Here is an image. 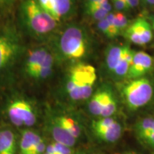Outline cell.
<instances>
[{
  "mask_svg": "<svg viewBox=\"0 0 154 154\" xmlns=\"http://www.w3.org/2000/svg\"><path fill=\"white\" fill-rule=\"evenodd\" d=\"M18 21L23 32L38 41L46 39L57 27V21L42 8L37 0L21 2Z\"/></svg>",
  "mask_w": 154,
  "mask_h": 154,
  "instance_id": "cell-1",
  "label": "cell"
},
{
  "mask_svg": "<svg viewBox=\"0 0 154 154\" xmlns=\"http://www.w3.org/2000/svg\"><path fill=\"white\" fill-rule=\"evenodd\" d=\"M24 51L19 29L12 23L0 24V80L7 79Z\"/></svg>",
  "mask_w": 154,
  "mask_h": 154,
  "instance_id": "cell-2",
  "label": "cell"
},
{
  "mask_svg": "<svg viewBox=\"0 0 154 154\" xmlns=\"http://www.w3.org/2000/svg\"><path fill=\"white\" fill-rule=\"evenodd\" d=\"M96 69L93 66L78 63L69 69L65 82L66 91L74 101H82L90 97L96 81Z\"/></svg>",
  "mask_w": 154,
  "mask_h": 154,
  "instance_id": "cell-3",
  "label": "cell"
},
{
  "mask_svg": "<svg viewBox=\"0 0 154 154\" xmlns=\"http://www.w3.org/2000/svg\"><path fill=\"white\" fill-rule=\"evenodd\" d=\"M59 54L65 59L78 61L86 57L88 41L86 32L76 25H71L63 30L58 42Z\"/></svg>",
  "mask_w": 154,
  "mask_h": 154,
  "instance_id": "cell-4",
  "label": "cell"
},
{
  "mask_svg": "<svg viewBox=\"0 0 154 154\" xmlns=\"http://www.w3.org/2000/svg\"><path fill=\"white\" fill-rule=\"evenodd\" d=\"M124 101L132 110L144 106L151 101L153 94L151 82L146 78L132 79L121 88Z\"/></svg>",
  "mask_w": 154,
  "mask_h": 154,
  "instance_id": "cell-5",
  "label": "cell"
},
{
  "mask_svg": "<svg viewBox=\"0 0 154 154\" xmlns=\"http://www.w3.org/2000/svg\"><path fill=\"white\" fill-rule=\"evenodd\" d=\"M9 118L16 126H32L35 124L36 116L33 107L24 99H17L9 104L7 109Z\"/></svg>",
  "mask_w": 154,
  "mask_h": 154,
  "instance_id": "cell-6",
  "label": "cell"
},
{
  "mask_svg": "<svg viewBox=\"0 0 154 154\" xmlns=\"http://www.w3.org/2000/svg\"><path fill=\"white\" fill-rule=\"evenodd\" d=\"M50 52L51 51L45 45L35 46L24 51L22 57V72L28 79L47 59Z\"/></svg>",
  "mask_w": 154,
  "mask_h": 154,
  "instance_id": "cell-7",
  "label": "cell"
},
{
  "mask_svg": "<svg viewBox=\"0 0 154 154\" xmlns=\"http://www.w3.org/2000/svg\"><path fill=\"white\" fill-rule=\"evenodd\" d=\"M125 36L133 44L143 46L153 39L151 26L145 19L138 18L124 31Z\"/></svg>",
  "mask_w": 154,
  "mask_h": 154,
  "instance_id": "cell-8",
  "label": "cell"
},
{
  "mask_svg": "<svg viewBox=\"0 0 154 154\" xmlns=\"http://www.w3.org/2000/svg\"><path fill=\"white\" fill-rule=\"evenodd\" d=\"M154 66L153 58L144 51H135L127 77L131 79L142 78Z\"/></svg>",
  "mask_w": 154,
  "mask_h": 154,
  "instance_id": "cell-9",
  "label": "cell"
},
{
  "mask_svg": "<svg viewBox=\"0 0 154 154\" xmlns=\"http://www.w3.org/2000/svg\"><path fill=\"white\" fill-rule=\"evenodd\" d=\"M55 58L53 53L50 52L47 59L40 65L34 74L31 76L29 79H32L35 82H44L51 77L54 69Z\"/></svg>",
  "mask_w": 154,
  "mask_h": 154,
  "instance_id": "cell-10",
  "label": "cell"
},
{
  "mask_svg": "<svg viewBox=\"0 0 154 154\" xmlns=\"http://www.w3.org/2000/svg\"><path fill=\"white\" fill-rule=\"evenodd\" d=\"M97 136L106 142H115L119 139L122 134V128L120 124L115 121L112 125L103 128L94 129Z\"/></svg>",
  "mask_w": 154,
  "mask_h": 154,
  "instance_id": "cell-11",
  "label": "cell"
},
{
  "mask_svg": "<svg viewBox=\"0 0 154 154\" xmlns=\"http://www.w3.org/2000/svg\"><path fill=\"white\" fill-rule=\"evenodd\" d=\"M42 139L41 136L36 133L25 131L21 139L19 154H33L36 146Z\"/></svg>",
  "mask_w": 154,
  "mask_h": 154,
  "instance_id": "cell-12",
  "label": "cell"
},
{
  "mask_svg": "<svg viewBox=\"0 0 154 154\" xmlns=\"http://www.w3.org/2000/svg\"><path fill=\"white\" fill-rule=\"evenodd\" d=\"M134 53L135 51L131 49L130 47L124 46V51H123L121 61H119V64L113 72L116 76L120 78L127 76L131 65Z\"/></svg>",
  "mask_w": 154,
  "mask_h": 154,
  "instance_id": "cell-13",
  "label": "cell"
},
{
  "mask_svg": "<svg viewBox=\"0 0 154 154\" xmlns=\"http://www.w3.org/2000/svg\"><path fill=\"white\" fill-rule=\"evenodd\" d=\"M16 148L14 134L9 130L0 131V154H15Z\"/></svg>",
  "mask_w": 154,
  "mask_h": 154,
  "instance_id": "cell-14",
  "label": "cell"
},
{
  "mask_svg": "<svg viewBox=\"0 0 154 154\" xmlns=\"http://www.w3.org/2000/svg\"><path fill=\"white\" fill-rule=\"evenodd\" d=\"M52 135L54 139L57 143L63 144L69 147H72L76 143V138L73 137L64 128L59 126L56 121L52 127Z\"/></svg>",
  "mask_w": 154,
  "mask_h": 154,
  "instance_id": "cell-15",
  "label": "cell"
},
{
  "mask_svg": "<svg viewBox=\"0 0 154 154\" xmlns=\"http://www.w3.org/2000/svg\"><path fill=\"white\" fill-rule=\"evenodd\" d=\"M124 46H112L107 50L106 55V66L110 72H113L122 57Z\"/></svg>",
  "mask_w": 154,
  "mask_h": 154,
  "instance_id": "cell-16",
  "label": "cell"
},
{
  "mask_svg": "<svg viewBox=\"0 0 154 154\" xmlns=\"http://www.w3.org/2000/svg\"><path fill=\"white\" fill-rule=\"evenodd\" d=\"M109 93V91H101L96 93L92 96L88 103V109L92 114L101 116V111Z\"/></svg>",
  "mask_w": 154,
  "mask_h": 154,
  "instance_id": "cell-17",
  "label": "cell"
},
{
  "mask_svg": "<svg viewBox=\"0 0 154 154\" xmlns=\"http://www.w3.org/2000/svg\"><path fill=\"white\" fill-rule=\"evenodd\" d=\"M55 121L67 132H69L73 137L76 138L80 136L81 128L74 119L68 116H59L55 119Z\"/></svg>",
  "mask_w": 154,
  "mask_h": 154,
  "instance_id": "cell-18",
  "label": "cell"
},
{
  "mask_svg": "<svg viewBox=\"0 0 154 154\" xmlns=\"http://www.w3.org/2000/svg\"><path fill=\"white\" fill-rule=\"evenodd\" d=\"M55 10V19L57 22L67 16L73 7L74 0H52Z\"/></svg>",
  "mask_w": 154,
  "mask_h": 154,
  "instance_id": "cell-19",
  "label": "cell"
},
{
  "mask_svg": "<svg viewBox=\"0 0 154 154\" xmlns=\"http://www.w3.org/2000/svg\"><path fill=\"white\" fill-rule=\"evenodd\" d=\"M154 128V119L148 117L141 119L136 125V132L140 139L145 141Z\"/></svg>",
  "mask_w": 154,
  "mask_h": 154,
  "instance_id": "cell-20",
  "label": "cell"
},
{
  "mask_svg": "<svg viewBox=\"0 0 154 154\" xmlns=\"http://www.w3.org/2000/svg\"><path fill=\"white\" fill-rule=\"evenodd\" d=\"M116 109L117 105L116 100L114 99V97H113L112 94L109 92L106 97V99L103 109L101 111V116L103 117V118L111 117L116 112Z\"/></svg>",
  "mask_w": 154,
  "mask_h": 154,
  "instance_id": "cell-21",
  "label": "cell"
},
{
  "mask_svg": "<svg viewBox=\"0 0 154 154\" xmlns=\"http://www.w3.org/2000/svg\"><path fill=\"white\" fill-rule=\"evenodd\" d=\"M114 16L116 25V28L119 33L121 32H124L129 25V22H128L126 15L121 11H117L114 13Z\"/></svg>",
  "mask_w": 154,
  "mask_h": 154,
  "instance_id": "cell-22",
  "label": "cell"
},
{
  "mask_svg": "<svg viewBox=\"0 0 154 154\" xmlns=\"http://www.w3.org/2000/svg\"><path fill=\"white\" fill-rule=\"evenodd\" d=\"M86 9H87V11L89 15H91L94 19L97 21H101L106 19L107 14L109 13L107 11H106L105 9L101 8L99 5L89 7V8H87Z\"/></svg>",
  "mask_w": 154,
  "mask_h": 154,
  "instance_id": "cell-23",
  "label": "cell"
},
{
  "mask_svg": "<svg viewBox=\"0 0 154 154\" xmlns=\"http://www.w3.org/2000/svg\"><path fill=\"white\" fill-rule=\"evenodd\" d=\"M97 27L104 35H106L109 38H113L115 37V35L111 31L110 26H109V23L106 19L103 20L99 21L97 24Z\"/></svg>",
  "mask_w": 154,
  "mask_h": 154,
  "instance_id": "cell-24",
  "label": "cell"
},
{
  "mask_svg": "<svg viewBox=\"0 0 154 154\" xmlns=\"http://www.w3.org/2000/svg\"><path fill=\"white\" fill-rule=\"evenodd\" d=\"M37 2L46 12L55 19V10L52 0H37Z\"/></svg>",
  "mask_w": 154,
  "mask_h": 154,
  "instance_id": "cell-25",
  "label": "cell"
},
{
  "mask_svg": "<svg viewBox=\"0 0 154 154\" xmlns=\"http://www.w3.org/2000/svg\"><path fill=\"white\" fill-rule=\"evenodd\" d=\"M53 145L57 154H72V150L69 146L57 143V142L54 143Z\"/></svg>",
  "mask_w": 154,
  "mask_h": 154,
  "instance_id": "cell-26",
  "label": "cell"
},
{
  "mask_svg": "<svg viewBox=\"0 0 154 154\" xmlns=\"http://www.w3.org/2000/svg\"><path fill=\"white\" fill-rule=\"evenodd\" d=\"M112 2L115 9L119 11H127L129 9V7L127 5L126 0H112Z\"/></svg>",
  "mask_w": 154,
  "mask_h": 154,
  "instance_id": "cell-27",
  "label": "cell"
},
{
  "mask_svg": "<svg viewBox=\"0 0 154 154\" xmlns=\"http://www.w3.org/2000/svg\"><path fill=\"white\" fill-rule=\"evenodd\" d=\"M46 148L47 147L45 146V143H44V140L42 139L36 146L33 154H44L45 153Z\"/></svg>",
  "mask_w": 154,
  "mask_h": 154,
  "instance_id": "cell-28",
  "label": "cell"
},
{
  "mask_svg": "<svg viewBox=\"0 0 154 154\" xmlns=\"http://www.w3.org/2000/svg\"><path fill=\"white\" fill-rule=\"evenodd\" d=\"M16 0H0V11H5L10 8Z\"/></svg>",
  "mask_w": 154,
  "mask_h": 154,
  "instance_id": "cell-29",
  "label": "cell"
},
{
  "mask_svg": "<svg viewBox=\"0 0 154 154\" xmlns=\"http://www.w3.org/2000/svg\"><path fill=\"white\" fill-rule=\"evenodd\" d=\"M144 142L147 144H149V146H154V128L151 131V134H150L149 137L146 138V140Z\"/></svg>",
  "mask_w": 154,
  "mask_h": 154,
  "instance_id": "cell-30",
  "label": "cell"
},
{
  "mask_svg": "<svg viewBox=\"0 0 154 154\" xmlns=\"http://www.w3.org/2000/svg\"><path fill=\"white\" fill-rule=\"evenodd\" d=\"M99 5V0H86V9Z\"/></svg>",
  "mask_w": 154,
  "mask_h": 154,
  "instance_id": "cell-31",
  "label": "cell"
},
{
  "mask_svg": "<svg viewBox=\"0 0 154 154\" xmlns=\"http://www.w3.org/2000/svg\"><path fill=\"white\" fill-rule=\"evenodd\" d=\"M126 2L129 8H134L139 3V0H126Z\"/></svg>",
  "mask_w": 154,
  "mask_h": 154,
  "instance_id": "cell-32",
  "label": "cell"
},
{
  "mask_svg": "<svg viewBox=\"0 0 154 154\" xmlns=\"http://www.w3.org/2000/svg\"><path fill=\"white\" fill-rule=\"evenodd\" d=\"M145 2L149 4L150 5H154V0H146Z\"/></svg>",
  "mask_w": 154,
  "mask_h": 154,
  "instance_id": "cell-33",
  "label": "cell"
},
{
  "mask_svg": "<svg viewBox=\"0 0 154 154\" xmlns=\"http://www.w3.org/2000/svg\"><path fill=\"white\" fill-rule=\"evenodd\" d=\"M106 0H99V5H101L102 3H103V2H106Z\"/></svg>",
  "mask_w": 154,
  "mask_h": 154,
  "instance_id": "cell-34",
  "label": "cell"
},
{
  "mask_svg": "<svg viewBox=\"0 0 154 154\" xmlns=\"http://www.w3.org/2000/svg\"><path fill=\"white\" fill-rule=\"evenodd\" d=\"M151 22H152V23H154V16H153L151 17Z\"/></svg>",
  "mask_w": 154,
  "mask_h": 154,
  "instance_id": "cell-35",
  "label": "cell"
},
{
  "mask_svg": "<svg viewBox=\"0 0 154 154\" xmlns=\"http://www.w3.org/2000/svg\"><path fill=\"white\" fill-rule=\"evenodd\" d=\"M152 26H153V29H154V23H152Z\"/></svg>",
  "mask_w": 154,
  "mask_h": 154,
  "instance_id": "cell-36",
  "label": "cell"
},
{
  "mask_svg": "<svg viewBox=\"0 0 154 154\" xmlns=\"http://www.w3.org/2000/svg\"><path fill=\"white\" fill-rule=\"evenodd\" d=\"M44 154H49V153H47V151H45V153H44Z\"/></svg>",
  "mask_w": 154,
  "mask_h": 154,
  "instance_id": "cell-37",
  "label": "cell"
},
{
  "mask_svg": "<svg viewBox=\"0 0 154 154\" xmlns=\"http://www.w3.org/2000/svg\"><path fill=\"white\" fill-rule=\"evenodd\" d=\"M143 1H144V2H145V1H146V0H143Z\"/></svg>",
  "mask_w": 154,
  "mask_h": 154,
  "instance_id": "cell-38",
  "label": "cell"
}]
</instances>
